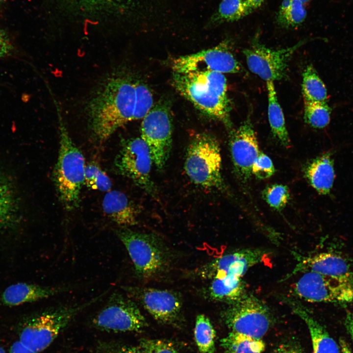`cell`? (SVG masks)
I'll return each instance as SVG.
<instances>
[{
  "mask_svg": "<svg viewBox=\"0 0 353 353\" xmlns=\"http://www.w3.org/2000/svg\"><path fill=\"white\" fill-rule=\"evenodd\" d=\"M215 330L209 319L204 314L197 315L194 336L201 353H215Z\"/></svg>",
  "mask_w": 353,
  "mask_h": 353,
  "instance_id": "4316f807",
  "label": "cell"
},
{
  "mask_svg": "<svg viewBox=\"0 0 353 353\" xmlns=\"http://www.w3.org/2000/svg\"><path fill=\"white\" fill-rule=\"evenodd\" d=\"M304 101L305 122L316 128L327 126L330 122L331 111L326 101Z\"/></svg>",
  "mask_w": 353,
  "mask_h": 353,
  "instance_id": "f1b7e54d",
  "label": "cell"
},
{
  "mask_svg": "<svg viewBox=\"0 0 353 353\" xmlns=\"http://www.w3.org/2000/svg\"><path fill=\"white\" fill-rule=\"evenodd\" d=\"M115 233L126 249L139 278L149 280L169 270L173 255L160 237L153 233L136 232L126 227L116 229Z\"/></svg>",
  "mask_w": 353,
  "mask_h": 353,
  "instance_id": "3957f363",
  "label": "cell"
},
{
  "mask_svg": "<svg viewBox=\"0 0 353 353\" xmlns=\"http://www.w3.org/2000/svg\"><path fill=\"white\" fill-rule=\"evenodd\" d=\"M262 197L271 207L280 211L286 206L290 200V191L286 185L274 184L263 190Z\"/></svg>",
  "mask_w": 353,
  "mask_h": 353,
  "instance_id": "d6a6232c",
  "label": "cell"
},
{
  "mask_svg": "<svg viewBox=\"0 0 353 353\" xmlns=\"http://www.w3.org/2000/svg\"><path fill=\"white\" fill-rule=\"evenodd\" d=\"M135 81L119 70L106 74L93 90L84 107L88 126L99 141L133 120Z\"/></svg>",
  "mask_w": 353,
  "mask_h": 353,
  "instance_id": "6da1fadb",
  "label": "cell"
},
{
  "mask_svg": "<svg viewBox=\"0 0 353 353\" xmlns=\"http://www.w3.org/2000/svg\"><path fill=\"white\" fill-rule=\"evenodd\" d=\"M306 179L321 195H327L332 189L334 180L333 162L329 153L321 155L309 162L304 170Z\"/></svg>",
  "mask_w": 353,
  "mask_h": 353,
  "instance_id": "44dd1931",
  "label": "cell"
},
{
  "mask_svg": "<svg viewBox=\"0 0 353 353\" xmlns=\"http://www.w3.org/2000/svg\"><path fill=\"white\" fill-rule=\"evenodd\" d=\"M221 343L224 353H262L265 348L261 339L232 331Z\"/></svg>",
  "mask_w": 353,
  "mask_h": 353,
  "instance_id": "cb8c5ba5",
  "label": "cell"
},
{
  "mask_svg": "<svg viewBox=\"0 0 353 353\" xmlns=\"http://www.w3.org/2000/svg\"><path fill=\"white\" fill-rule=\"evenodd\" d=\"M304 5L299 0H283L276 15L277 24L287 29L300 26L306 17Z\"/></svg>",
  "mask_w": 353,
  "mask_h": 353,
  "instance_id": "d4e9b609",
  "label": "cell"
},
{
  "mask_svg": "<svg viewBox=\"0 0 353 353\" xmlns=\"http://www.w3.org/2000/svg\"><path fill=\"white\" fill-rule=\"evenodd\" d=\"M123 289L158 322L173 324L181 319L183 299L179 292L138 286H125Z\"/></svg>",
  "mask_w": 353,
  "mask_h": 353,
  "instance_id": "5bb4252c",
  "label": "cell"
},
{
  "mask_svg": "<svg viewBox=\"0 0 353 353\" xmlns=\"http://www.w3.org/2000/svg\"><path fill=\"white\" fill-rule=\"evenodd\" d=\"M14 48L10 39L4 31L0 29V57L11 55Z\"/></svg>",
  "mask_w": 353,
  "mask_h": 353,
  "instance_id": "d590c367",
  "label": "cell"
},
{
  "mask_svg": "<svg viewBox=\"0 0 353 353\" xmlns=\"http://www.w3.org/2000/svg\"><path fill=\"white\" fill-rule=\"evenodd\" d=\"M135 103L133 120L143 119L153 106L152 94L145 84L135 81Z\"/></svg>",
  "mask_w": 353,
  "mask_h": 353,
  "instance_id": "1f68e13d",
  "label": "cell"
},
{
  "mask_svg": "<svg viewBox=\"0 0 353 353\" xmlns=\"http://www.w3.org/2000/svg\"><path fill=\"white\" fill-rule=\"evenodd\" d=\"M294 295L311 303H353V274L331 276L305 272L293 286Z\"/></svg>",
  "mask_w": 353,
  "mask_h": 353,
  "instance_id": "52a82bcc",
  "label": "cell"
},
{
  "mask_svg": "<svg viewBox=\"0 0 353 353\" xmlns=\"http://www.w3.org/2000/svg\"><path fill=\"white\" fill-rule=\"evenodd\" d=\"M268 116L274 136L285 147L290 146V140L286 127L284 114L278 101L273 81H267Z\"/></svg>",
  "mask_w": 353,
  "mask_h": 353,
  "instance_id": "603a6c76",
  "label": "cell"
},
{
  "mask_svg": "<svg viewBox=\"0 0 353 353\" xmlns=\"http://www.w3.org/2000/svg\"><path fill=\"white\" fill-rule=\"evenodd\" d=\"M210 280L205 294L212 301L229 304L239 300L247 293L242 277L226 275Z\"/></svg>",
  "mask_w": 353,
  "mask_h": 353,
  "instance_id": "7402d4cb",
  "label": "cell"
},
{
  "mask_svg": "<svg viewBox=\"0 0 353 353\" xmlns=\"http://www.w3.org/2000/svg\"><path fill=\"white\" fill-rule=\"evenodd\" d=\"M311 271L331 276H343L353 274L349 262L337 253L326 252L303 258L294 271L295 273Z\"/></svg>",
  "mask_w": 353,
  "mask_h": 353,
  "instance_id": "e0dca14e",
  "label": "cell"
},
{
  "mask_svg": "<svg viewBox=\"0 0 353 353\" xmlns=\"http://www.w3.org/2000/svg\"><path fill=\"white\" fill-rule=\"evenodd\" d=\"M0 353H6L5 350L1 347H0Z\"/></svg>",
  "mask_w": 353,
  "mask_h": 353,
  "instance_id": "ee69618b",
  "label": "cell"
},
{
  "mask_svg": "<svg viewBox=\"0 0 353 353\" xmlns=\"http://www.w3.org/2000/svg\"><path fill=\"white\" fill-rule=\"evenodd\" d=\"M152 162L146 144L141 137H136L123 142L114 164L119 174L154 197L156 190L151 175Z\"/></svg>",
  "mask_w": 353,
  "mask_h": 353,
  "instance_id": "30bf717a",
  "label": "cell"
},
{
  "mask_svg": "<svg viewBox=\"0 0 353 353\" xmlns=\"http://www.w3.org/2000/svg\"><path fill=\"white\" fill-rule=\"evenodd\" d=\"M17 208L16 196L11 184L0 176V224L10 220Z\"/></svg>",
  "mask_w": 353,
  "mask_h": 353,
  "instance_id": "f546056e",
  "label": "cell"
},
{
  "mask_svg": "<svg viewBox=\"0 0 353 353\" xmlns=\"http://www.w3.org/2000/svg\"><path fill=\"white\" fill-rule=\"evenodd\" d=\"M306 40H301L293 46L274 50L260 44L254 39L252 45L243 51L249 70L267 81L278 80L286 76L291 57Z\"/></svg>",
  "mask_w": 353,
  "mask_h": 353,
  "instance_id": "7c38bea8",
  "label": "cell"
},
{
  "mask_svg": "<svg viewBox=\"0 0 353 353\" xmlns=\"http://www.w3.org/2000/svg\"><path fill=\"white\" fill-rule=\"evenodd\" d=\"M102 206L105 215L122 227L137 224L138 209L124 193L117 190L107 192Z\"/></svg>",
  "mask_w": 353,
  "mask_h": 353,
  "instance_id": "ac0fdd59",
  "label": "cell"
},
{
  "mask_svg": "<svg viewBox=\"0 0 353 353\" xmlns=\"http://www.w3.org/2000/svg\"><path fill=\"white\" fill-rule=\"evenodd\" d=\"M300 0L301 1H302L303 3H304L305 4V3H307L309 2H310L311 0Z\"/></svg>",
  "mask_w": 353,
  "mask_h": 353,
  "instance_id": "7bdbcfd3",
  "label": "cell"
},
{
  "mask_svg": "<svg viewBox=\"0 0 353 353\" xmlns=\"http://www.w3.org/2000/svg\"><path fill=\"white\" fill-rule=\"evenodd\" d=\"M253 11L245 0H222L214 20L218 23L233 22L244 18Z\"/></svg>",
  "mask_w": 353,
  "mask_h": 353,
  "instance_id": "83f0119b",
  "label": "cell"
},
{
  "mask_svg": "<svg viewBox=\"0 0 353 353\" xmlns=\"http://www.w3.org/2000/svg\"><path fill=\"white\" fill-rule=\"evenodd\" d=\"M84 183L88 188L103 192L109 191L112 185L108 176L95 162L85 165Z\"/></svg>",
  "mask_w": 353,
  "mask_h": 353,
  "instance_id": "4dcf8cb0",
  "label": "cell"
},
{
  "mask_svg": "<svg viewBox=\"0 0 353 353\" xmlns=\"http://www.w3.org/2000/svg\"><path fill=\"white\" fill-rule=\"evenodd\" d=\"M59 118L60 147L53 179L61 204L66 210H72L79 206L85 181V159Z\"/></svg>",
  "mask_w": 353,
  "mask_h": 353,
  "instance_id": "277c9868",
  "label": "cell"
},
{
  "mask_svg": "<svg viewBox=\"0 0 353 353\" xmlns=\"http://www.w3.org/2000/svg\"><path fill=\"white\" fill-rule=\"evenodd\" d=\"M222 315L231 331L259 339L266 334L272 322L270 310L265 303L247 293L229 304Z\"/></svg>",
  "mask_w": 353,
  "mask_h": 353,
  "instance_id": "ba28073f",
  "label": "cell"
},
{
  "mask_svg": "<svg viewBox=\"0 0 353 353\" xmlns=\"http://www.w3.org/2000/svg\"><path fill=\"white\" fill-rule=\"evenodd\" d=\"M67 287H48L20 282L7 287L2 295L3 303L17 306L46 299L67 291Z\"/></svg>",
  "mask_w": 353,
  "mask_h": 353,
  "instance_id": "ffe728a7",
  "label": "cell"
},
{
  "mask_svg": "<svg viewBox=\"0 0 353 353\" xmlns=\"http://www.w3.org/2000/svg\"><path fill=\"white\" fill-rule=\"evenodd\" d=\"M84 0L87 1H92V2H113V1H118L119 0Z\"/></svg>",
  "mask_w": 353,
  "mask_h": 353,
  "instance_id": "b9f144b4",
  "label": "cell"
},
{
  "mask_svg": "<svg viewBox=\"0 0 353 353\" xmlns=\"http://www.w3.org/2000/svg\"><path fill=\"white\" fill-rule=\"evenodd\" d=\"M275 169L270 158L260 152L252 167V173L259 179H266L274 175Z\"/></svg>",
  "mask_w": 353,
  "mask_h": 353,
  "instance_id": "e575fe53",
  "label": "cell"
},
{
  "mask_svg": "<svg viewBox=\"0 0 353 353\" xmlns=\"http://www.w3.org/2000/svg\"><path fill=\"white\" fill-rule=\"evenodd\" d=\"M228 145L235 174L242 182H247L252 175V164L261 152L250 118L237 128L231 129Z\"/></svg>",
  "mask_w": 353,
  "mask_h": 353,
  "instance_id": "9a60e30c",
  "label": "cell"
},
{
  "mask_svg": "<svg viewBox=\"0 0 353 353\" xmlns=\"http://www.w3.org/2000/svg\"><path fill=\"white\" fill-rule=\"evenodd\" d=\"M184 169L196 185L205 189H225L220 145L210 133H199L192 139L186 151Z\"/></svg>",
  "mask_w": 353,
  "mask_h": 353,
  "instance_id": "5b68a950",
  "label": "cell"
},
{
  "mask_svg": "<svg viewBox=\"0 0 353 353\" xmlns=\"http://www.w3.org/2000/svg\"><path fill=\"white\" fill-rule=\"evenodd\" d=\"M286 301L293 312L307 325L311 336L313 353H339L335 340L300 303L291 299Z\"/></svg>",
  "mask_w": 353,
  "mask_h": 353,
  "instance_id": "d6986e66",
  "label": "cell"
},
{
  "mask_svg": "<svg viewBox=\"0 0 353 353\" xmlns=\"http://www.w3.org/2000/svg\"><path fill=\"white\" fill-rule=\"evenodd\" d=\"M302 93L304 101H326L327 90L314 68L309 65L303 73Z\"/></svg>",
  "mask_w": 353,
  "mask_h": 353,
  "instance_id": "484cf974",
  "label": "cell"
},
{
  "mask_svg": "<svg viewBox=\"0 0 353 353\" xmlns=\"http://www.w3.org/2000/svg\"><path fill=\"white\" fill-rule=\"evenodd\" d=\"M10 353H34L20 341L14 342L11 346Z\"/></svg>",
  "mask_w": 353,
  "mask_h": 353,
  "instance_id": "f35d334b",
  "label": "cell"
},
{
  "mask_svg": "<svg viewBox=\"0 0 353 353\" xmlns=\"http://www.w3.org/2000/svg\"><path fill=\"white\" fill-rule=\"evenodd\" d=\"M141 138L150 151L152 162L163 170L169 157L172 143V123L168 107L159 102L143 119Z\"/></svg>",
  "mask_w": 353,
  "mask_h": 353,
  "instance_id": "9c48e42d",
  "label": "cell"
},
{
  "mask_svg": "<svg viewBox=\"0 0 353 353\" xmlns=\"http://www.w3.org/2000/svg\"><path fill=\"white\" fill-rule=\"evenodd\" d=\"M267 253L260 249H246L232 252L216 258L197 270L201 278L212 279L226 275L239 277L253 266L262 262Z\"/></svg>",
  "mask_w": 353,
  "mask_h": 353,
  "instance_id": "2e32d148",
  "label": "cell"
},
{
  "mask_svg": "<svg viewBox=\"0 0 353 353\" xmlns=\"http://www.w3.org/2000/svg\"><path fill=\"white\" fill-rule=\"evenodd\" d=\"M139 347L144 353H179L172 343L159 339H142Z\"/></svg>",
  "mask_w": 353,
  "mask_h": 353,
  "instance_id": "836d02e7",
  "label": "cell"
},
{
  "mask_svg": "<svg viewBox=\"0 0 353 353\" xmlns=\"http://www.w3.org/2000/svg\"><path fill=\"white\" fill-rule=\"evenodd\" d=\"M93 323L99 328L114 332H141L148 325L136 303L118 292L110 295Z\"/></svg>",
  "mask_w": 353,
  "mask_h": 353,
  "instance_id": "8fae6325",
  "label": "cell"
},
{
  "mask_svg": "<svg viewBox=\"0 0 353 353\" xmlns=\"http://www.w3.org/2000/svg\"><path fill=\"white\" fill-rule=\"evenodd\" d=\"M172 82L176 89L197 109L231 128L227 79L223 74L212 71L174 72Z\"/></svg>",
  "mask_w": 353,
  "mask_h": 353,
  "instance_id": "7a4b0ae2",
  "label": "cell"
},
{
  "mask_svg": "<svg viewBox=\"0 0 353 353\" xmlns=\"http://www.w3.org/2000/svg\"><path fill=\"white\" fill-rule=\"evenodd\" d=\"M345 326L353 343V313L347 312L345 319Z\"/></svg>",
  "mask_w": 353,
  "mask_h": 353,
  "instance_id": "ab89813d",
  "label": "cell"
},
{
  "mask_svg": "<svg viewBox=\"0 0 353 353\" xmlns=\"http://www.w3.org/2000/svg\"><path fill=\"white\" fill-rule=\"evenodd\" d=\"M248 6L253 10L259 8L263 3L265 0H245Z\"/></svg>",
  "mask_w": 353,
  "mask_h": 353,
  "instance_id": "60d3db41",
  "label": "cell"
},
{
  "mask_svg": "<svg viewBox=\"0 0 353 353\" xmlns=\"http://www.w3.org/2000/svg\"><path fill=\"white\" fill-rule=\"evenodd\" d=\"M273 353H305V352L298 344L288 342L278 345Z\"/></svg>",
  "mask_w": 353,
  "mask_h": 353,
  "instance_id": "8d00e7d4",
  "label": "cell"
},
{
  "mask_svg": "<svg viewBox=\"0 0 353 353\" xmlns=\"http://www.w3.org/2000/svg\"><path fill=\"white\" fill-rule=\"evenodd\" d=\"M107 291L84 303L46 312L29 321L21 332L20 341L34 353L46 349L79 311L97 302Z\"/></svg>",
  "mask_w": 353,
  "mask_h": 353,
  "instance_id": "8992f818",
  "label": "cell"
},
{
  "mask_svg": "<svg viewBox=\"0 0 353 353\" xmlns=\"http://www.w3.org/2000/svg\"><path fill=\"white\" fill-rule=\"evenodd\" d=\"M5 0H0V2H2V1H5Z\"/></svg>",
  "mask_w": 353,
  "mask_h": 353,
  "instance_id": "f6af8a7d",
  "label": "cell"
},
{
  "mask_svg": "<svg viewBox=\"0 0 353 353\" xmlns=\"http://www.w3.org/2000/svg\"><path fill=\"white\" fill-rule=\"evenodd\" d=\"M230 42L226 40L217 46L195 53L174 59V72L188 73L212 71L224 73H238L241 66L231 51Z\"/></svg>",
  "mask_w": 353,
  "mask_h": 353,
  "instance_id": "4fadbf2b",
  "label": "cell"
},
{
  "mask_svg": "<svg viewBox=\"0 0 353 353\" xmlns=\"http://www.w3.org/2000/svg\"><path fill=\"white\" fill-rule=\"evenodd\" d=\"M106 353H144L139 347L122 346L111 348Z\"/></svg>",
  "mask_w": 353,
  "mask_h": 353,
  "instance_id": "74e56055",
  "label": "cell"
}]
</instances>
